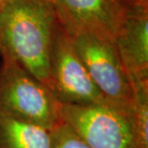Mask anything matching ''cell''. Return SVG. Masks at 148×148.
Instances as JSON below:
<instances>
[{"instance_id": "cell-1", "label": "cell", "mask_w": 148, "mask_h": 148, "mask_svg": "<svg viewBox=\"0 0 148 148\" xmlns=\"http://www.w3.org/2000/svg\"><path fill=\"white\" fill-rule=\"evenodd\" d=\"M57 26L52 3L9 0L0 11V57L13 58L49 88V58Z\"/></svg>"}, {"instance_id": "cell-2", "label": "cell", "mask_w": 148, "mask_h": 148, "mask_svg": "<svg viewBox=\"0 0 148 148\" xmlns=\"http://www.w3.org/2000/svg\"><path fill=\"white\" fill-rule=\"evenodd\" d=\"M59 115L91 148H148V128L138 120L134 105L60 103Z\"/></svg>"}, {"instance_id": "cell-3", "label": "cell", "mask_w": 148, "mask_h": 148, "mask_svg": "<svg viewBox=\"0 0 148 148\" xmlns=\"http://www.w3.org/2000/svg\"><path fill=\"white\" fill-rule=\"evenodd\" d=\"M60 102L43 83L13 58L0 63V114L52 130L61 122Z\"/></svg>"}, {"instance_id": "cell-4", "label": "cell", "mask_w": 148, "mask_h": 148, "mask_svg": "<svg viewBox=\"0 0 148 148\" xmlns=\"http://www.w3.org/2000/svg\"><path fill=\"white\" fill-rule=\"evenodd\" d=\"M49 88L62 104L86 105L108 100L91 80L71 37L59 24L49 58Z\"/></svg>"}, {"instance_id": "cell-5", "label": "cell", "mask_w": 148, "mask_h": 148, "mask_svg": "<svg viewBox=\"0 0 148 148\" xmlns=\"http://www.w3.org/2000/svg\"><path fill=\"white\" fill-rule=\"evenodd\" d=\"M71 38L91 80L105 98L120 105H134L131 82L114 42L88 35H79Z\"/></svg>"}, {"instance_id": "cell-6", "label": "cell", "mask_w": 148, "mask_h": 148, "mask_svg": "<svg viewBox=\"0 0 148 148\" xmlns=\"http://www.w3.org/2000/svg\"><path fill=\"white\" fill-rule=\"evenodd\" d=\"M58 24L70 37L88 35L114 42L123 10L115 0H54Z\"/></svg>"}, {"instance_id": "cell-7", "label": "cell", "mask_w": 148, "mask_h": 148, "mask_svg": "<svg viewBox=\"0 0 148 148\" xmlns=\"http://www.w3.org/2000/svg\"><path fill=\"white\" fill-rule=\"evenodd\" d=\"M114 44L132 88L148 84V2L124 9Z\"/></svg>"}, {"instance_id": "cell-8", "label": "cell", "mask_w": 148, "mask_h": 148, "mask_svg": "<svg viewBox=\"0 0 148 148\" xmlns=\"http://www.w3.org/2000/svg\"><path fill=\"white\" fill-rule=\"evenodd\" d=\"M0 148H53L51 130L0 114Z\"/></svg>"}, {"instance_id": "cell-9", "label": "cell", "mask_w": 148, "mask_h": 148, "mask_svg": "<svg viewBox=\"0 0 148 148\" xmlns=\"http://www.w3.org/2000/svg\"><path fill=\"white\" fill-rule=\"evenodd\" d=\"M51 133L53 148H91L62 121L51 130Z\"/></svg>"}, {"instance_id": "cell-10", "label": "cell", "mask_w": 148, "mask_h": 148, "mask_svg": "<svg viewBox=\"0 0 148 148\" xmlns=\"http://www.w3.org/2000/svg\"><path fill=\"white\" fill-rule=\"evenodd\" d=\"M115 1H116L118 3V5L122 8V10H124V9H127L129 7L140 5L141 3L148 2V0H115Z\"/></svg>"}, {"instance_id": "cell-11", "label": "cell", "mask_w": 148, "mask_h": 148, "mask_svg": "<svg viewBox=\"0 0 148 148\" xmlns=\"http://www.w3.org/2000/svg\"><path fill=\"white\" fill-rule=\"evenodd\" d=\"M9 1V0H0V11L2 10V8L4 7V5Z\"/></svg>"}, {"instance_id": "cell-12", "label": "cell", "mask_w": 148, "mask_h": 148, "mask_svg": "<svg viewBox=\"0 0 148 148\" xmlns=\"http://www.w3.org/2000/svg\"><path fill=\"white\" fill-rule=\"evenodd\" d=\"M38 1H43V2H48V3H52L54 2V0H38Z\"/></svg>"}]
</instances>
